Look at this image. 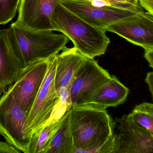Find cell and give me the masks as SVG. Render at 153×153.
<instances>
[{"label": "cell", "mask_w": 153, "mask_h": 153, "mask_svg": "<svg viewBox=\"0 0 153 153\" xmlns=\"http://www.w3.org/2000/svg\"><path fill=\"white\" fill-rule=\"evenodd\" d=\"M145 82L148 84L149 87V91L152 97L153 96V73L149 72L147 74L145 79Z\"/></svg>", "instance_id": "cell-23"}, {"label": "cell", "mask_w": 153, "mask_h": 153, "mask_svg": "<svg viewBox=\"0 0 153 153\" xmlns=\"http://www.w3.org/2000/svg\"><path fill=\"white\" fill-rule=\"evenodd\" d=\"M8 30L11 44L24 67L58 54L69 40L63 34L53 33L51 30L33 31L16 21Z\"/></svg>", "instance_id": "cell-3"}, {"label": "cell", "mask_w": 153, "mask_h": 153, "mask_svg": "<svg viewBox=\"0 0 153 153\" xmlns=\"http://www.w3.org/2000/svg\"><path fill=\"white\" fill-rule=\"evenodd\" d=\"M85 58L75 47H65L61 53L57 54L55 75L56 92L62 87L70 89L74 75Z\"/></svg>", "instance_id": "cell-13"}, {"label": "cell", "mask_w": 153, "mask_h": 153, "mask_svg": "<svg viewBox=\"0 0 153 153\" xmlns=\"http://www.w3.org/2000/svg\"><path fill=\"white\" fill-rule=\"evenodd\" d=\"M114 137V134L104 143L84 150L82 153H112Z\"/></svg>", "instance_id": "cell-19"}, {"label": "cell", "mask_w": 153, "mask_h": 153, "mask_svg": "<svg viewBox=\"0 0 153 153\" xmlns=\"http://www.w3.org/2000/svg\"><path fill=\"white\" fill-rule=\"evenodd\" d=\"M21 0H0V25H5L16 16Z\"/></svg>", "instance_id": "cell-18"}, {"label": "cell", "mask_w": 153, "mask_h": 153, "mask_svg": "<svg viewBox=\"0 0 153 153\" xmlns=\"http://www.w3.org/2000/svg\"><path fill=\"white\" fill-rule=\"evenodd\" d=\"M59 2L89 25L102 29L139 15L119 8L94 7L86 1L59 0Z\"/></svg>", "instance_id": "cell-9"}, {"label": "cell", "mask_w": 153, "mask_h": 153, "mask_svg": "<svg viewBox=\"0 0 153 153\" xmlns=\"http://www.w3.org/2000/svg\"><path fill=\"white\" fill-rule=\"evenodd\" d=\"M27 116L7 89L0 98V134L21 152L29 153L31 139L26 131Z\"/></svg>", "instance_id": "cell-5"}, {"label": "cell", "mask_w": 153, "mask_h": 153, "mask_svg": "<svg viewBox=\"0 0 153 153\" xmlns=\"http://www.w3.org/2000/svg\"><path fill=\"white\" fill-rule=\"evenodd\" d=\"M111 77L97 61L86 57L75 73L70 88L71 106L88 104L97 89Z\"/></svg>", "instance_id": "cell-6"}, {"label": "cell", "mask_w": 153, "mask_h": 153, "mask_svg": "<svg viewBox=\"0 0 153 153\" xmlns=\"http://www.w3.org/2000/svg\"><path fill=\"white\" fill-rule=\"evenodd\" d=\"M52 31L61 32L82 55L94 59L105 53L111 41L105 29L89 25L59 2L51 19Z\"/></svg>", "instance_id": "cell-1"}, {"label": "cell", "mask_w": 153, "mask_h": 153, "mask_svg": "<svg viewBox=\"0 0 153 153\" xmlns=\"http://www.w3.org/2000/svg\"><path fill=\"white\" fill-rule=\"evenodd\" d=\"M69 120L73 153H82L102 144L114 134L112 120L103 108L91 105L71 107Z\"/></svg>", "instance_id": "cell-2"}, {"label": "cell", "mask_w": 153, "mask_h": 153, "mask_svg": "<svg viewBox=\"0 0 153 153\" xmlns=\"http://www.w3.org/2000/svg\"><path fill=\"white\" fill-rule=\"evenodd\" d=\"M74 1H90V0H74ZM116 1H121V2H127L126 1H125L124 0H116ZM127 3H128V2H127Z\"/></svg>", "instance_id": "cell-25"}, {"label": "cell", "mask_w": 153, "mask_h": 153, "mask_svg": "<svg viewBox=\"0 0 153 153\" xmlns=\"http://www.w3.org/2000/svg\"><path fill=\"white\" fill-rule=\"evenodd\" d=\"M140 7L147 13L153 16V0H138Z\"/></svg>", "instance_id": "cell-21"}, {"label": "cell", "mask_w": 153, "mask_h": 153, "mask_svg": "<svg viewBox=\"0 0 153 153\" xmlns=\"http://www.w3.org/2000/svg\"><path fill=\"white\" fill-rule=\"evenodd\" d=\"M21 152L8 142L0 141V153H20Z\"/></svg>", "instance_id": "cell-20"}, {"label": "cell", "mask_w": 153, "mask_h": 153, "mask_svg": "<svg viewBox=\"0 0 153 153\" xmlns=\"http://www.w3.org/2000/svg\"><path fill=\"white\" fill-rule=\"evenodd\" d=\"M48 59L36 61L24 67L8 89L16 103L28 116L48 69Z\"/></svg>", "instance_id": "cell-7"}, {"label": "cell", "mask_w": 153, "mask_h": 153, "mask_svg": "<svg viewBox=\"0 0 153 153\" xmlns=\"http://www.w3.org/2000/svg\"><path fill=\"white\" fill-rule=\"evenodd\" d=\"M112 153H153V133L135 123L129 114L116 119Z\"/></svg>", "instance_id": "cell-8"}, {"label": "cell", "mask_w": 153, "mask_h": 153, "mask_svg": "<svg viewBox=\"0 0 153 153\" xmlns=\"http://www.w3.org/2000/svg\"><path fill=\"white\" fill-rule=\"evenodd\" d=\"M70 109L63 115L60 125L53 136L45 153H73L74 147L70 126Z\"/></svg>", "instance_id": "cell-15"}, {"label": "cell", "mask_w": 153, "mask_h": 153, "mask_svg": "<svg viewBox=\"0 0 153 153\" xmlns=\"http://www.w3.org/2000/svg\"><path fill=\"white\" fill-rule=\"evenodd\" d=\"M63 115L60 119L51 120L42 127L32 139L29 153H45L53 136L60 125Z\"/></svg>", "instance_id": "cell-16"}, {"label": "cell", "mask_w": 153, "mask_h": 153, "mask_svg": "<svg viewBox=\"0 0 153 153\" xmlns=\"http://www.w3.org/2000/svg\"><path fill=\"white\" fill-rule=\"evenodd\" d=\"M24 68L11 44L8 29L0 30V98Z\"/></svg>", "instance_id": "cell-12"}, {"label": "cell", "mask_w": 153, "mask_h": 153, "mask_svg": "<svg viewBox=\"0 0 153 153\" xmlns=\"http://www.w3.org/2000/svg\"><path fill=\"white\" fill-rule=\"evenodd\" d=\"M57 54L49 59L46 75L27 119L26 131L31 143L42 127L51 120L59 99L55 86Z\"/></svg>", "instance_id": "cell-4"}, {"label": "cell", "mask_w": 153, "mask_h": 153, "mask_svg": "<svg viewBox=\"0 0 153 153\" xmlns=\"http://www.w3.org/2000/svg\"><path fill=\"white\" fill-rule=\"evenodd\" d=\"M133 121L153 133V104L144 102L138 105L130 114Z\"/></svg>", "instance_id": "cell-17"}, {"label": "cell", "mask_w": 153, "mask_h": 153, "mask_svg": "<svg viewBox=\"0 0 153 153\" xmlns=\"http://www.w3.org/2000/svg\"><path fill=\"white\" fill-rule=\"evenodd\" d=\"M129 90L114 76L102 85L95 93L87 105H91L106 109L116 107L124 103Z\"/></svg>", "instance_id": "cell-14"}, {"label": "cell", "mask_w": 153, "mask_h": 153, "mask_svg": "<svg viewBox=\"0 0 153 153\" xmlns=\"http://www.w3.org/2000/svg\"><path fill=\"white\" fill-rule=\"evenodd\" d=\"M145 50L144 57L149 63V67L153 68V49H146Z\"/></svg>", "instance_id": "cell-22"}, {"label": "cell", "mask_w": 153, "mask_h": 153, "mask_svg": "<svg viewBox=\"0 0 153 153\" xmlns=\"http://www.w3.org/2000/svg\"><path fill=\"white\" fill-rule=\"evenodd\" d=\"M125 1L128 3L129 4L131 5V6L140 9H143L139 3L138 0H124ZM144 10V9H143Z\"/></svg>", "instance_id": "cell-24"}, {"label": "cell", "mask_w": 153, "mask_h": 153, "mask_svg": "<svg viewBox=\"0 0 153 153\" xmlns=\"http://www.w3.org/2000/svg\"><path fill=\"white\" fill-rule=\"evenodd\" d=\"M59 0H21L16 22L33 31H52L51 19Z\"/></svg>", "instance_id": "cell-11"}, {"label": "cell", "mask_w": 153, "mask_h": 153, "mask_svg": "<svg viewBox=\"0 0 153 153\" xmlns=\"http://www.w3.org/2000/svg\"><path fill=\"white\" fill-rule=\"evenodd\" d=\"M105 30L144 50L153 49V16L146 12L109 26Z\"/></svg>", "instance_id": "cell-10"}]
</instances>
